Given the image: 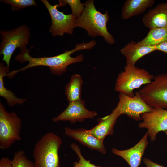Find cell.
I'll return each instance as SVG.
<instances>
[{"mask_svg": "<svg viewBox=\"0 0 167 167\" xmlns=\"http://www.w3.org/2000/svg\"><path fill=\"white\" fill-rule=\"evenodd\" d=\"M95 46V42L91 41L88 42L77 44L74 49L66 50L64 53L57 55L39 58L31 56L29 54V50L27 48L22 49L20 50V53L15 56V59L21 63L26 61L28 62V64L22 68L8 73L6 76L11 78L18 72L39 66L48 67L52 74L61 75L66 72L67 67L69 65L80 63L84 61V58L82 54H80L75 57H71V54L77 51L91 49Z\"/></svg>", "mask_w": 167, "mask_h": 167, "instance_id": "6da1fadb", "label": "cell"}, {"mask_svg": "<svg viewBox=\"0 0 167 167\" xmlns=\"http://www.w3.org/2000/svg\"><path fill=\"white\" fill-rule=\"evenodd\" d=\"M84 10L81 15L76 18L74 28L78 27L84 29L88 36L92 37L101 36L108 44H113L115 41L107 28L109 19L108 12L102 13L95 7L94 1L88 0L83 3Z\"/></svg>", "mask_w": 167, "mask_h": 167, "instance_id": "7a4b0ae2", "label": "cell"}, {"mask_svg": "<svg viewBox=\"0 0 167 167\" xmlns=\"http://www.w3.org/2000/svg\"><path fill=\"white\" fill-rule=\"evenodd\" d=\"M62 144L61 137L53 132L42 136L33 151L35 167H60L58 151Z\"/></svg>", "mask_w": 167, "mask_h": 167, "instance_id": "3957f363", "label": "cell"}, {"mask_svg": "<svg viewBox=\"0 0 167 167\" xmlns=\"http://www.w3.org/2000/svg\"><path fill=\"white\" fill-rule=\"evenodd\" d=\"M124 71L118 74L114 90L132 97L134 90L152 81L153 76L146 70L135 66H126Z\"/></svg>", "mask_w": 167, "mask_h": 167, "instance_id": "277c9868", "label": "cell"}, {"mask_svg": "<svg viewBox=\"0 0 167 167\" xmlns=\"http://www.w3.org/2000/svg\"><path fill=\"white\" fill-rule=\"evenodd\" d=\"M2 40L0 45V53L3 55L2 61H5L9 68L12 55L16 49L21 50L27 48L30 37L29 28L23 25L11 30L0 31Z\"/></svg>", "mask_w": 167, "mask_h": 167, "instance_id": "5b68a950", "label": "cell"}, {"mask_svg": "<svg viewBox=\"0 0 167 167\" xmlns=\"http://www.w3.org/2000/svg\"><path fill=\"white\" fill-rule=\"evenodd\" d=\"M21 119L14 112H9L0 103V148H9L16 141L21 139Z\"/></svg>", "mask_w": 167, "mask_h": 167, "instance_id": "8992f818", "label": "cell"}, {"mask_svg": "<svg viewBox=\"0 0 167 167\" xmlns=\"http://www.w3.org/2000/svg\"><path fill=\"white\" fill-rule=\"evenodd\" d=\"M138 91L143 100L153 108L167 109V74H160Z\"/></svg>", "mask_w": 167, "mask_h": 167, "instance_id": "52a82bcc", "label": "cell"}, {"mask_svg": "<svg viewBox=\"0 0 167 167\" xmlns=\"http://www.w3.org/2000/svg\"><path fill=\"white\" fill-rule=\"evenodd\" d=\"M45 5L50 15L51 25L49 32L53 37L63 36L64 34L72 35L74 31V24L76 17L71 13L65 14L58 10L60 7L59 4L51 5L47 0H41Z\"/></svg>", "mask_w": 167, "mask_h": 167, "instance_id": "ba28073f", "label": "cell"}, {"mask_svg": "<svg viewBox=\"0 0 167 167\" xmlns=\"http://www.w3.org/2000/svg\"><path fill=\"white\" fill-rule=\"evenodd\" d=\"M116 108L121 115L125 114L136 121L142 120L141 114L151 112L153 109L143 100L138 91L132 97L119 93Z\"/></svg>", "mask_w": 167, "mask_h": 167, "instance_id": "9c48e42d", "label": "cell"}, {"mask_svg": "<svg viewBox=\"0 0 167 167\" xmlns=\"http://www.w3.org/2000/svg\"><path fill=\"white\" fill-rule=\"evenodd\" d=\"M142 122L139 124L140 128L147 129L148 136L151 141L156 140L158 133L167 130V110L153 108L150 112L141 114Z\"/></svg>", "mask_w": 167, "mask_h": 167, "instance_id": "30bf717a", "label": "cell"}, {"mask_svg": "<svg viewBox=\"0 0 167 167\" xmlns=\"http://www.w3.org/2000/svg\"><path fill=\"white\" fill-rule=\"evenodd\" d=\"M98 113L90 111L85 107V101L83 100L69 102L66 109L56 117L52 118L55 122L60 121H68L73 124L76 122H82L85 119L93 118L96 117Z\"/></svg>", "mask_w": 167, "mask_h": 167, "instance_id": "8fae6325", "label": "cell"}, {"mask_svg": "<svg viewBox=\"0 0 167 167\" xmlns=\"http://www.w3.org/2000/svg\"><path fill=\"white\" fill-rule=\"evenodd\" d=\"M148 136V134L146 132L141 140L132 147L124 150H119L113 148L112 152L113 154L123 159L130 167H139L141 164L142 156L149 143Z\"/></svg>", "mask_w": 167, "mask_h": 167, "instance_id": "7c38bea8", "label": "cell"}, {"mask_svg": "<svg viewBox=\"0 0 167 167\" xmlns=\"http://www.w3.org/2000/svg\"><path fill=\"white\" fill-rule=\"evenodd\" d=\"M66 135L79 142L89 148L96 150L102 154L106 153L107 151L103 142L99 140L89 131L84 128L76 129L66 127Z\"/></svg>", "mask_w": 167, "mask_h": 167, "instance_id": "4fadbf2b", "label": "cell"}, {"mask_svg": "<svg viewBox=\"0 0 167 167\" xmlns=\"http://www.w3.org/2000/svg\"><path fill=\"white\" fill-rule=\"evenodd\" d=\"M155 51V45H141L131 41L121 49L120 52L126 58V66H134L141 58Z\"/></svg>", "mask_w": 167, "mask_h": 167, "instance_id": "5bb4252c", "label": "cell"}, {"mask_svg": "<svg viewBox=\"0 0 167 167\" xmlns=\"http://www.w3.org/2000/svg\"><path fill=\"white\" fill-rule=\"evenodd\" d=\"M121 115L120 113L116 107L110 114L99 118L97 124L89 130L96 138L103 142L107 136L113 134L117 119Z\"/></svg>", "mask_w": 167, "mask_h": 167, "instance_id": "9a60e30c", "label": "cell"}, {"mask_svg": "<svg viewBox=\"0 0 167 167\" xmlns=\"http://www.w3.org/2000/svg\"><path fill=\"white\" fill-rule=\"evenodd\" d=\"M142 21L150 29L167 27V2L159 4L150 9Z\"/></svg>", "mask_w": 167, "mask_h": 167, "instance_id": "2e32d148", "label": "cell"}, {"mask_svg": "<svg viewBox=\"0 0 167 167\" xmlns=\"http://www.w3.org/2000/svg\"><path fill=\"white\" fill-rule=\"evenodd\" d=\"M154 0H127L123 4L121 16L124 19L141 14L154 3Z\"/></svg>", "mask_w": 167, "mask_h": 167, "instance_id": "e0dca14e", "label": "cell"}, {"mask_svg": "<svg viewBox=\"0 0 167 167\" xmlns=\"http://www.w3.org/2000/svg\"><path fill=\"white\" fill-rule=\"evenodd\" d=\"M9 68L1 63L0 65V96L5 98L9 106L12 107L16 104H22L26 101V99L18 98L11 90L5 87L3 78L9 73Z\"/></svg>", "mask_w": 167, "mask_h": 167, "instance_id": "ac0fdd59", "label": "cell"}, {"mask_svg": "<svg viewBox=\"0 0 167 167\" xmlns=\"http://www.w3.org/2000/svg\"><path fill=\"white\" fill-rule=\"evenodd\" d=\"M83 80L82 76L75 74L71 77L69 82L65 87V93L69 102L80 100Z\"/></svg>", "mask_w": 167, "mask_h": 167, "instance_id": "d6986e66", "label": "cell"}, {"mask_svg": "<svg viewBox=\"0 0 167 167\" xmlns=\"http://www.w3.org/2000/svg\"><path fill=\"white\" fill-rule=\"evenodd\" d=\"M167 41V27L150 29L147 36L138 44L141 45H156Z\"/></svg>", "mask_w": 167, "mask_h": 167, "instance_id": "ffe728a7", "label": "cell"}, {"mask_svg": "<svg viewBox=\"0 0 167 167\" xmlns=\"http://www.w3.org/2000/svg\"><path fill=\"white\" fill-rule=\"evenodd\" d=\"M11 160L12 167H35L34 163L27 158L23 150L15 152Z\"/></svg>", "mask_w": 167, "mask_h": 167, "instance_id": "44dd1931", "label": "cell"}, {"mask_svg": "<svg viewBox=\"0 0 167 167\" xmlns=\"http://www.w3.org/2000/svg\"><path fill=\"white\" fill-rule=\"evenodd\" d=\"M58 2L60 7L68 4L71 9V14L76 18L81 15L84 10V5L79 0H59Z\"/></svg>", "mask_w": 167, "mask_h": 167, "instance_id": "7402d4cb", "label": "cell"}, {"mask_svg": "<svg viewBox=\"0 0 167 167\" xmlns=\"http://www.w3.org/2000/svg\"><path fill=\"white\" fill-rule=\"evenodd\" d=\"M2 2L11 5L12 11H16L32 6L37 5L34 0H3Z\"/></svg>", "mask_w": 167, "mask_h": 167, "instance_id": "603a6c76", "label": "cell"}, {"mask_svg": "<svg viewBox=\"0 0 167 167\" xmlns=\"http://www.w3.org/2000/svg\"><path fill=\"white\" fill-rule=\"evenodd\" d=\"M71 147L75 151L79 158L78 161L74 162L73 166L71 167H101L95 165L91 163L90 161L86 160L82 154L79 147L75 143L71 144Z\"/></svg>", "mask_w": 167, "mask_h": 167, "instance_id": "cb8c5ba5", "label": "cell"}, {"mask_svg": "<svg viewBox=\"0 0 167 167\" xmlns=\"http://www.w3.org/2000/svg\"><path fill=\"white\" fill-rule=\"evenodd\" d=\"M0 167H12V160L7 157L1 158L0 160Z\"/></svg>", "mask_w": 167, "mask_h": 167, "instance_id": "d4e9b609", "label": "cell"}, {"mask_svg": "<svg viewBox=\"0 0 167 167\" xmlns=\"http://www.w3.org/2000/svg\"><path fill=\"white\" fill-rule=\"evenodd\" d=\"M143 162L146 167H165L152 161L148 158H144Z\"/></svg>", "mask_w": 167, "mask_h": 167, "instance_id": "484cf974", "label": "cell"}, {"mask_svg": "<svg viewBox=\"0 0 167 167\" xmlns=\"http://www.w3.org/2000/svg\"><path fill=\"white\" fill-rule=\"evenodd\" d=\"M156 51H162L167 54V41L155 45Z\"/></svg>", "mask_w": 167, "mask_h": 167, "instance_id": "4316f807", "label": "cell"}, {"mask_svg": "<svg viewBox=\"0 0 167 167\" xmlns=\"http://www.w3.org/2000/svg\"><path fill=\"white\" fill-rule=\"evenodd\" d=\"M163 132H164L166 134V135L167 136V130L164 131Z\"/></svg>", "mask_w": 167, "mask_h": 167, "instance_id": "83f0119b", "label": "cell"}]
</instances>
